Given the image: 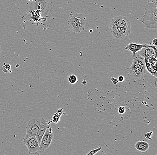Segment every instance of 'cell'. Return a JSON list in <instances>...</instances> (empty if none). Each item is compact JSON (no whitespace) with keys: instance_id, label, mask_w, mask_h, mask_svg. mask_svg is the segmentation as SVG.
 I'll list each match as a JSON object with an SVG mask.
<instances>
[{"instance_id":"9a60e30c","label":"cell","mask_w":157,"mask_h":155,"mask_svg":"<svg viewBox=\"0 0 157 155\" xmlns=\"http://www.w3.org/2000/svg\"><path fill=\"white\" fill-rule=\"evenodd\" d=\"M145 65H146L147 70L151 73L152 75L155 76L156 78L157 75V70H155L153 67L151 65V64L149 62L148 58H145Z\"/></svg>"},{"instance_id":"2e32d148","label":"cell","mask_w":157,"mask_h":155,"mask_svg":"<svg viewBox=\"0 0 157 155\" xmlns=\"http://www.w3.org/2000/svg\"><path fill=\"white\" fill-rule=\"evenodd\" d=\"M63 113V108L60 109L54 114L51 121L54 123H57L60 120V117Z\"/></svg>"},{"instance_id":"603a6c76","label":"cell","mask_w":157,"mask_h":155,"mask_svg":"<svg viewBox=\"0 0 157 155\" xmlns=\"http://www.w3.org/2000/svg\"><path fill=\"white\" fill-rule=\"evenodd\" d=\"M111 80L112 82L114 85H117L118 83V80L117 79H116L114 77H112L111 78Z\"/></svg>"},{"instance_id":"4fadbf2b","label":"cell","mask_w":157,"mask_h":155,"mask_svg":"<svg viewBox=\"0 0 157 155\" xmlns=\"http://www.w3.org/2000/svg\"><path fill=\"white\" fill-rule=\"evenodd\" d=\"M145 58L142 57L136 56L132 61V64L129 68H135L139 67L145 66Z\"/></svg>"},{"instance_id":"4316f807","label":"cell","mask_w":157,"mask_h":155,"mask_svg":"<svg viewBox=\"0 0 157 155\" xmlns=\"http://www.w3.org/2000/svg\"><path fill=\"white\" fill-rule=\"evenodd\" d=\"M2 52V49H1V47H0V53H1V52Z\"/></svg>"},{"instance_id":"6da1fadb","label":"cell","mask_w":157,"mask_h":155,"mask_svg":"<svg viewBox=\"0 0 157 155\" xmlns=\"http://www.w3.org/2000/svg\"><path fill=\"white\" fill-rule=\"evenodd\" d=\"M142 22L148 29H157V2H148L146 4L145 6V13L143 16Z\"/></svg>"},{"instance_id":"ba28073f","label":"cell","mask_w":157,"mask_h":155,"mask_svg":"<svg viewBox=\"0 0 157 155\" xmlns=\"http://www.w3.org/2000/svg\"><path fill=\"white\" fill-rule=\"evenodd\" d=\"M136 56L144 58H157V46L156 45H150L137 53Z\"/></svg>"},{"instance_id":"484cf974","label":"cell","mask_w":157,"mask_h":155,"mask_svg":"<svg viewBox=\"0 0 157 155\" xmlns=\"http://www.w3.org/2000/svg\"><path fill=\"white\" fill-rule=\"evenodd\" d=\"M148 2H157V0H147Z\"/></svg>"},{"instance_id":"83f0119b","label":"cell","mask_w":157,"mask_h":155,"mask_svg":"<svg viewBox=\"0 0 157 155\" xmlns=\"http://www.w3.org/2000/svg\"><path fill=\"white\" fill-rule=\"evenodd\" d=\"M28 1H29V2H33V1H34V0H28Z\"/></svg>"},{"instance_id":"e0dca14e","label":"cell","mask_w":157,"mask_h":155,"mask_svg":"<svg viewBox=\"0 0 157 155\" xmlns=\"http://www.w3.org/2000/svg\"><path fill=\"white\" fill-rule=\"evenodd\" d=\"M68 81L71 84H75L78 81V78L76 75L72 74L69 76Z\"/></svg>"},{"instance_id":"5bb4252c","label":"cell","mask_w":157,"mask_h":155,"mask_svg":"<svg viewBox=\"0 0 157 155\" xmlns=\"http://www.w3.org/2000/svg\"><path fill=\"white\" fill-rule=\"evenodd\" d=\"M135 148L136 149L140 152L145 153L149 149L150 145L148 143L145 141H139L135 144Z\"/></svg>"},{"instance_id":"9c48e42d","label":"cell","mask_w":157,"mask_h":155,"mask_svg":"<svg viewBox=\"0 0 157 155\" xmlns=\"http://www.w3.org/2000/svg\"><path fill=\"white\" fill-rule=\"evenodd\" d=\"M109 28L112 35L117 40H122L131 33V30L117 26H109Z\"/></svg>"},{"instance_id":"d6986e66","label":"cell","mask_w":157,"mask_h":155,"mask_svg":"<svg viewBox=\"0 0 157 155\" xmlns=\"http://www.w3.org/2000/svg\"><path fill=\"white\" fill-rule=\"evenodd\" d=\"M11 68V66L10 64H7L2 67V70L5 73H8L10 72H11L10 71Z\"/></svg>"},{"instance_id":"44dd1931","label":"cell","mask_w":157,"mask_h":155,"mask_svg":"<svg viewBox=\"0 0 157 155\" xmlns=\"http://www.w3.org/2000/svg\"><path fill=\"white\" fill-rule=\"evenodd\" d=\"M118 112L120 114H123L125 113V108L123 106H121L119 107L117 109Z\"/></svg>"},{"instance_id":"8992f818","label":"cell","mask_w":157,"mask_h":155,"mask_svg":"<svg viewBox=\"0 0 157 155\" xmlns=\"http://www.w3.org/2000/svg\"><path fill=\"white\" fill-rule=\"evenodd\" d=\"M109 26H117L131 30V24L129 20L122 16L116 17L111 19L109 21Z\"/></svg>"},{"instance_id":"30bf717a","label":"cell","mask_w":157,"mask_h":155,"mask_svg":"<svg viewBox=\"0 0 157 155\" xmlns=\"http://www.w3.org/2000/svg\"><path fill=\"white\" fill-rule=\"evenodd\" d=\"M51 121H47L44 118H41V122H40V126H39V130L37 132V134L35 135V137L38 140L39 145H40L41 139L43 137L45 131L47 130L48 126L50 125Z\"/></svg>"},{"instance_id":"d4e9b609","label":"cell","mask_w":157,"mask_h":155,"mask_svg":"<svg viewBox=\"0 0 157 155\" xmlns=\"http://www.w3.org/2000/svg\"><path fill=\"white\" fill-rule=\"evenodd\" d=\"M157 39H154V40H153V41H152V43H153V45H156V46L157 45Z\"/></svg>"},{"instance_id":"8fae6325","label":"cell","mask_w":157,"mask_h":155,"mask_svg":"<svg viewBox=\"0 0 157 155\" xmlns=\"http://www.w3.org/2000/svg\"><path fill=\"white\" fill-rule=\"evenodd\" d=\"M149 45L147 44H137L131 42L126 45L125 47V50H128L131 51L132 53V58L134 59L136 57L137 52L142 50L143 48H146Z\"/></svg>"},{"instance_id":"3957f363","label":"cell","mask_w":157,"mask_h":155,"mask_svg":"<svg viewBox=\"0 0 157 155\" xmlns=\"http://www.w3.org/2000/svg\"><path fill=\"white\" fill-rule=\"evenodd\" d=\"M53 137V131L51 126L49 125L41 139L39 149L35 153L34 155L41 154L44 153L45 150L48 149L52 144Z\"/></svg>"},{"instance_id":"5b68a950","label":"cell","mask_w":157,"mask_h":155,"mask_svg":"<svg viewBox=\"0 0 157 155\" xmlns=\"http://www.w3.org/2000/svg\"><path fill=\"white\" fill-rule=\"evenodd\" d=\"M41 119L38 118L30 119L27 122L26 127V135L23 139H27L32 136H35L39 130Z\"/></svg>"},{"instance_id":"7402d4cb","label":"cell","mask_w":157,"mask_h":155,"mask_svg":"<svg viewBox=\"0 0 157 155\" xmlns=\"http://www.w3.org/2000/svg\"><path fill=\"white\" fill-rule=\"evenodd\" d=\"M153 132L152 131H149V132H147V133H146L145 135V137L146 139H147V140H152V139L151 138V137L152 135H153Z\"/></svg>"},{"instance_id":"cb8c5ba5","label":"cell","mask_w":157,"mask_h":155,"mask_svg":"<svg viewBox=\"0 0 157 155\" xmlns=\"http://www.w3.org/2000/svg\"><path fill=\"white\" fill-rule=\"evenodd\" d=\"M117 80L119 82H122L123 81H124V78L123 76H120L118 77Z\"/></svg>"},{"instance_id":"7c38bea8","label":"cell","mask_w":157,"mask_h":155,"mask_svg":"<svg viewBox=\"0 0 157 155\" xmlns=\"http://www.w3.org/2000/svg\"><path fill=\"white\" fill-rule=\"evenodd\" d=\"M128 71L129 74L135 78H138L142 76L147 71L146 66H145L139 67L135 68H128Z\"/></svg>"},{"instance_id":"52a82bcc","label":"cell","mask_w":157,"mask_h":155,"mask_svg":"<svg viewBox=\"0 0 157 155\" xmlns=\"http://www.w3.org/2000/svg\"><path fill=\"white\" fill-rule=\"evenodd\" d=\"M23 140L25 145L28 149L29 154L34 155L39 147V142L35 136H32Z\"/></svg>"},{"instance_id":"ac0fdd59","label":"cell","mask_w":157,"mask_h":155,"mask_svg":"<svg viewBox=\"0 0 157 155\" xmlns=\"http://www.w3.org/2000/svg\"><path fill=\"white\" fill-rule=\"evenodd\" d=\"M149 62L155 70H157V60L155 58L151 57L148 58Z\"/></svg>"},{"instance_id":"7a4b0ae2","label":"cell","mask_w":157,"mask_h":155,"mask_svg":"<svg viewBox=\"0 0 157 155\" xmlns=\"http://www.w3.org/2000/svg\"><path fill=\"white\" fill-rule=\"evenodd\" d=\"M85 17L82 14L71 13L67 20V25L74 34L80 33L85 28Z\"/></svg>"},{"instance_id":"ffe728a7","label":"cell","mask_w":157,"mask_h":155,"mask_svg":"<svg viewBox=\"0 0 157 155\" xmlns=\"http://www.w3.org/2000/svg\"><path fill=\"white\" fill-rule=\"evenodd\" d=\"M101 147H100V148H98V149H93L91 150V151H89V152L88 153L86 154V155H95L97 153H98L99 151H100V150L101 149Z\"/></svg>"},{"instance_id":"277c9868","label":"cell","mask_w":157,"mask_h":155,"mask_svg":"<svg viewBox=\"0 0 157 155\" xmlns=\"http://www.w3.org/2000/svg\"><path fill=\"white\" fill-rule=\"evenodd\" d=\"M50 0H34L29 5V10L39 11L42 17L47 16L49 10Z\"/></svg>"}]
</instances>
